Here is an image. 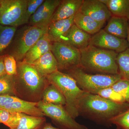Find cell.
<instances>
[{
    "label": "cell",
    "mask_w": 129,
    "mask_h": 129,
    "mask_svg": "<svg viewBox=\"0 0 129 129\" xmlns=\"http://www.w3.org/2000/svg\"><path fill=\"white\" fill-rule=\"evenodd\" d=\"M129 108V103H117L95 94L85 92L78 103L79 115L99 124L109 126L114 117Z\"/></svg>",
    "instance_id": "obj_1"
},
{
    "label": "cell",
    "mask_w": 129,
    "mask_h": 129,
    "mask_svg": "<svg viewBox=\"0 0 129 129\" xmlns=\"http://www.w3.org/2000/svg\"><path fill=\"white\" fill-rule=\"evenodd\" d=\"M17 73L15 75L16 96L27 101L38 103L49 82L33 65L17 62Z\"/></svg>",
    "instance_id": "obj_2"
},
{
    "label": "cell",
    "mask_w": 129,
    "mask_h": 129,
    "mask_svg": "<svg viewBox=\"0 0 129 129\" xmlns=\"http://www.w3.org/2000/svg\"><path fill=\"white\" fill-rule=\"evenodd\" d=\"M80 51L81 67L84 70L103 74H119L117 63L118 53L91 45Z\"/></svg>",
    "instance_id": "obj_3"
},
{
    "label": "cell",
    "mask_w": 129,
    "mask_h": 129,
    "mask_svg": "<svg viewBox=\"0 0 129 129\" xmlns=\"http://www.w3.org/2000/svg\"><path fill=\"white\" fill-rule=\"evenodd\" d=\"M46 78L49 83L55 86L64 96L66 101L64 107L67 112L75 119L78 117L79 101L85 91L79 87L73 77L59 70Z\"/></svg>",
    "instance_id": "obj_4"
},
{
    "label": "cell",
    "mask_w": 129,
    "mask_h": 129,
    "mask_svg": "<svg viewBox=\"0 0 129 129\" xmlns=\"http://www.w3.org/2000/svg\"><path fill=\"white\" fill-rule=\"evenodd\" d=\"M66 72V73L76 80L78 85L81 90L95 94L100 90L111 87L122 79L119 74L87 73L81 67H77Z\"/></svg>",
    "instance_id": "obj_5"
},
{
    "label": "cell",
    "mask_w": 129,
    "mask_h": 129,
    "mask_svg": "<svg viewBox=\"0 0 129 129\" xmlns=\"http://www.w3.org/2000/svg\"><path fill=\"white\" fill-rule=\"evenodd\" d=\"M47 28L28 25L17 30L8 54L14 57L17 62L22 61L29 50L47 33Z\"/></svg>",
    "instance_id": "obj_6"
},
{
    "label": "cell",
    "mask_w": 129,
    "mask_h": 129,
    "mask_svg": "<svg viewBox=\"0 0 129 129\" xmlns=\"http://www.w3.org/2000/svg\"><path fill=\"white\" fill-rule=\"evenodd\" d=\"M28 0H1L0 24L17 27L24 23Z\"/></svg>",
    "instance_id": "obj_7"
},
{
    "label": "cell",
    "mask_w": 129,
    "mask_h": 129,
    "mask_svg": "<svg viewBox=\"0 0 129 129\" xmlns=\"http://www.w3.org/2000/svg\"><path fill=\"white\" fill-rule=\"evenodd\" d=\"M37 107L44 115L51 119L61 129H89L76 122L67 112L64 106L50 104L40 101Z\"/></svg>",
    "instance_id": "obj_8"
},
{
    "label": "cell",
    "mask_w": 129,
    "mask_h": 129,
    "mask_svg": "<svg viewBox=\"0 0 129 129\" xmlns=\"http://www.w3.org/2000/svg\"><path fill=\"white\" fill-rule=\"evenodd\" d=\"M51 51L57 61L59 71L67 72L81 67L80 51L73 46L62 42H52Z\"/></svg>",
    "instance_id": "obj_9"
},
{
    "label": "cell",
    "mask_w": 129,
    "mask_h": 129,
    "mask_svg": "<svg viewBox=\"0 0 129 129\" xmlns=\"http://www.w3.org/2000/svg\"><path fill=\"white\" fill-rule=\"evenodd\" d=\"M89 45L114 51L118 53L129 48V45L126 39L115 37L102 29L91 36Z\"/></svg>",
    "instance_id": "obj_10"
},
{
    "label": "cell",
    "mask_w": 129,
    "mask_h": 129,
    "mask_svg": "<svg viewBox=\"0 0 129 129\" xmlns=\"http://www.w3.org/2000/svg\"><path fill=\"white\" fill-rule=\"evenodd\" d=\"M61 0H45L29 21V25L47 28Z\"/></svg>",
    "instance_id": "obj_11"
},
{
    "label": "cell",
    "mask_w": 129,
    "mask_h": 129,
    "mask_svg": "<svg viewBox=\"0 0 129 129\" xmlns=\"http://www.w3.org/2000/svg\"><path fill=\"white\" fill-rule=\"evenodd\" d=\"M79 11L104 23L112 16L106 5L101 0H83Z\"/></svg>",
    "instance_id": "obj_12"
},
{
    "label": "cell",
    "mask_w": 129,
    "mask_h": 129,
    "mask_svg": "<svg viewBox=\"0 0 129 129\" xmlns=\"http://www.w3.org/2000/svg\"><path fill=\"white\" fill-rule=\"evenodd\" d=\"M91 36L74 24L62 37L60 42L69 44L81 50L89 45Z\"/></svg>",
    "instance_id": "obj_13"
},
{
    "label": "cell",
    "mask_w": 129,
    "mask_h": 129,
    "mask_svg": "<svg viewBox=\"0 0 129 129\" xmlns=\"http://www.w3.org/2000/svg\"><path fill=\"white\" fill-rule=\"evenodd\" d=\"M74 16L69 18L52 22L47 28L48 39L51 42H60L62 37L74 24Z\"/></svg>",
    "instance_id": "obj_14"
},
{
    "label": "cell",
    "mask_w": 129,
    "mask_h": 129,
    "mask_svg": "<svg viewBox=\"0 0 129 129\" xmlns=\"http://www.w3.org/2000/svg\"><path fill=\"white\" fill-rule=\"evenodd\" d=\"M83 0L61 1L53 14L52 22L69 18L79 12Z\"/></svg>",
    "instance_id": "obj_15"
},
{
    "label": "cell",
    "mask_w": 129,
    "mask_h": 129,
    "mask_svg": "<svg viewBox=\"0 0 129 129\" xmlns=\"http://www.w3.org/2000/svg\"><path fill=\"white\" fill-rule=\"evenodd\" d=\"M52 43L47 33L45 34L29 50L22 61L32 64L41 56L51 51Z\"/></svg>",
    "instance_id": "obj_16"
},
{
    "label": "cell",
    "mask_w": 129,
    "mask_h": 129,
    "mask_svg": "<svg viewBox=\"0 0 129 129\" xmlns=\"http://www.w3.org/2000/svg\"><path fill=\"white\" fill-rule=\"evenodd\" d=\"M129 20L124 18L112 16L103 29L108 34L126 39Z\"/></svg>",
    "instance_id": "obj_17"
},
{
    "label": "cell",
    "mask_w": 129,
    "mask_h": 129,
    "mask_svg": "<svg viewBox=\"0 0 129 129\" xmlns=\"http://www.w3.org/2000/svg\"><path fill=\"white\" fill-rule=\"evenodd\" d=\"M31 64L45 77L58 70L57 61L51 51L41 56Z\"/></svg>",
    "instance_id": "obj_18"
},
{
    "label": "cell",
    "mask_w": 129,
    "mask_h": 129,
    "mask_svg": "<svg viewBox=\"0 0 129 129\" xmlns=\"http://www.w3.org/2000/svg\"><path fill=\"white\" fill-rule=\"evenodd\" d=\"M74 23L81 29L91 36L102 29L105 24L96 21L79 11L74 16Z\"/></svg>",
    "instance_id": "obj_19"
},
{
    "label": "cell",
    "mask_w": 129,
    "mask_h": 129,
    "mask_svg": "<svg viewBox=\"0 0 129 129\" xmlns=\"http://www.w3.org/2000/svg\"><path fill=\"white\" fill-rule=\"evenodd\" d=\"M105 4L112 16L129 20V0H101Z\"/></svg>",
    "instance_id": "obj_20"
},
{
    "label": "cell",
    "mask_w": 129,
    "mask_h": 129,
    "mask_svg": "<svg viewBox=\"0 0 129 129\" xmlns=\"http://www.w3.org/2000/svg\"><path fill=\"white\" fill-rule=\"evenodd\" d=\"M46 123L45 117H38L20 113L19 123L13 129H42Z\"/></svg>",
    "instance_id": "obj_21"
},
{
    "label": "cell",
    "mask_w": 129,
    "mask_h": 129,
    "mask_svg": "<svg viewBox=\"0 0 129 129\" xmlns=\"http://www.w3.org/2000/svg\"><path fill=\"white\" fill-rule=\"evenodd\" d=\"M41 101L46 103L64 106L66 104L65 99L60 91L55 86L50 83L42 93Z\"/></svg>",
    "instance_id": "obj_22"
},
{
    "label": "cell",
    "mask_w": 129,
    "mask_h": 129,
    "mask_svg": "<svg viewBox=\"0 0 129 129\" xmlns=\"http://www.w3.org/2000/svg\"><path fill=\"white\" fill-rule=\"evenodd\" d=\"M17 28L0 24V55L10 46L15 35Z\"/></svg>",
    "instance_id": "obj_23"
},
{
    "label": "cell",
    "mask_w": 129,
    "mask_h": 129,
    "mask_svg": "<svg viewBox=\"0 0 129 129\" xmlns=\"http://www.w3.org/2000/svg\"><path fill=\"white\" fill-rule=\"evenodd\" d=\"M117 63L119 73L122 79L129 81V48L118 54Z\"/></svg>",
    "instance_id": "obj_24"
},
{
    "label": "cell",
    "mask_w": 129,
    "mask_h": 129,
    "mask_svg": "<svg viewBox=\"0 0 129 129\" xmlns=\"http://www.w3.org/2000/svg\"><path fill=\"white\" fill-rule=\"evenodd\" d=\"M20 113L11 112L0 108V123H3L10 129L15 128L19 123Z\"/></svg>",
    "instance_id": "obj_25"
},
{
    "label": "cell",
    "mask_w": 129,
    "mask_h": 129,
    "mask_svg": "<svg viewBox=\"0 0 129 129\" xmlns=\"http://www.w3.org/2000/svg\"><path fill=\"white\" fill-rule=\"evenodd\" d=\"M16 96L15 76L6 74L0 77V95Z\"/></svg>",
    "instance_id": "obj_26"
},
{
    "label": "cell",
    "mask_w": 129,
    "mask_h": 129,
    "mask_svg": "<svg viewBox=\"0 0 129 129\" xmlns=\"http://www.w3.org/2000/svg\"><path fill=\"white\" fill-rule=\"evenodd\" d=\"M96 94L111 101L117 103H126L123 98L111 87L100 90Z\"/></svg>",
    "instance_id": "obj_27"
},
{
    "label": "cell",
    "mask_w": 129,
    "mask_h": 129,
    "mask_svg": "<svg viewBox=\"0 0 129 129\" xmlns=\"http://www.w3.org/2000/svg\"><path fill=\"white\" fill-rule=\"evenodd\" d=\"M111 87L123 98L126 103H129V81L121 79L114 83Z\"/></svg>",
    "instance_id": "obj_28"
},
{
    "label": "cell",
    "mask_w": 129,
    "mask_h": 129,
    "mask_svg": "<svg viewBox=\"0 0 129 129\" xmlns=\"http://www.w3.org/2000/svg\"><path fill=\"white\" fill-rule=\"evenodd\" d=\"M111 124L117 126V129H129V108L110 120Z\"/></svg>",
    "instance_id": "obj_29"
},
{
    "label": "cell",
    "mask_w": 129,
    "mask_h": 129,
    "mask_svg": "<svg viewBox=\"0 0 129 129\" xmlns=\"http://www.w3.org/2000/svg\"><path fill=\"white\" fill-rule=\"evenodd\" d=\"M4 63L7 74L11 76H15L17 74V61L14 57L9 54H5Z\"/></svg>",
    "instance_id": "obj_30"
},
{
    "label": "cell",
    "mask_w": 129,
    "mask_h": 129,
    "mask_svg": "<svg viewBox=\"0 0 129 129\" xmlns=\"http://www.w3.org/2000/svg\"><path fill=\"white\" fill-rule=\"evenodd\" d=\"M45 0H28L24 19L25 24L28 23L30 17L35 14Z\"/></svg>",
    "instance_id": "obj_31"
},
{
    "label": "cell",
    "mask_w": 129,
    "mask_h": 129,
    "mask_svg": "<svg viewBox=\"0 0 129 129\" xmlns=\"http://www.w3.org/2000/svg\"><path fill=\"white\" fill-rule=\"evenodd\" d=\"M5 54L0 55V77L7 74L4 66V60Z\"/></svg>",
    "instance_id": "obj_32"
},
{
    "label": "cell",
    "mask_w": 129,
    "mask_h": 129,
    "mask_svg": "<svg viewBox=\"0 0 129 129\" xmlns=\"http://www.w3.org/2000/svg\"><path fill=\"white\" fill-rule=\"evenodd\" d=\"M42 129H61L59 128H56L53 127L52 124L50 123H46L44 127Z\"/></svg>",
    "instance_id": "obj_33"
},
{
    "label": "cell",
    "mask_w": 129,
    "mask_h": 129,
    "mask_svg": "<svg viewBox=\"0 0 129 129\" xmlns=\"http://www.w3.org/2000/svg\"><path fill=\"white\" fill-rule=\"evenodd\" d=\"M126 40H127V42H128V44L129 45V21L128 23V32H127V39H126Z\"/></svg>",
    "instance_id": "obj_34"
},
{
    "label": "cell",
    "mask_w": 129,
    "mask_h": 129,
    "mask_svg": "<svg viewBox=\"0 0 129 129\" xmlns=\"http://www.w3.org/2000/svg\"><path fill=\"white\" fill-rule=\"evenodd\" d=\"M0 2H1V0H0Z\"/></svg>",
    "instance_id": "obj_35"
}]
</instances>
